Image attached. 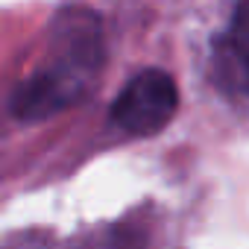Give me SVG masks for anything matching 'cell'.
<instances>
[{"label":"cell","instance_id":"1","mask_svg":"<svg viewBox=\"0 0 249 249\" xmlns=\"http://www.w3.org/2000/svg\"><path fill=\"white\" fill-rule=\"evenodd\" d=\"M59 59L24 79L9 100L18 120H44L56 111L71 108L88 91V76L103 65V36L100 18L91 12H62L59 30Z\"/></svg>","mask_w":249,"mask_h":249},{"label":"cell","instance_id":"2","mask_svg":"<svg viewBox=\"0 0 249 249\" xmlns=\"http://www.w3.org/2000/svg\"><path fill=\"white\" fill-rule=\"evenodd\" d=\"M176 108H179L176 79L167 71L147 68L135 73L126 82V88L114 97L108 117L129 135H156L173 120Z\"/></svg>","mask_w":249,"mask_h":249},{"label":"cell","instance_id":"3","mask_svg":"<svg viewBox=\"0 0 249 249\" xmlns=\"http://www.w3.org/2000/svg\"><path fill=\"white\" fill-rule=\"evenodd\" d=\"M229 41H231V53L240 65V73H243V82L249 91V0H240L237 9H234Z\"/></svg>","mask_w":249,"mask_h":249}]
</instances>
